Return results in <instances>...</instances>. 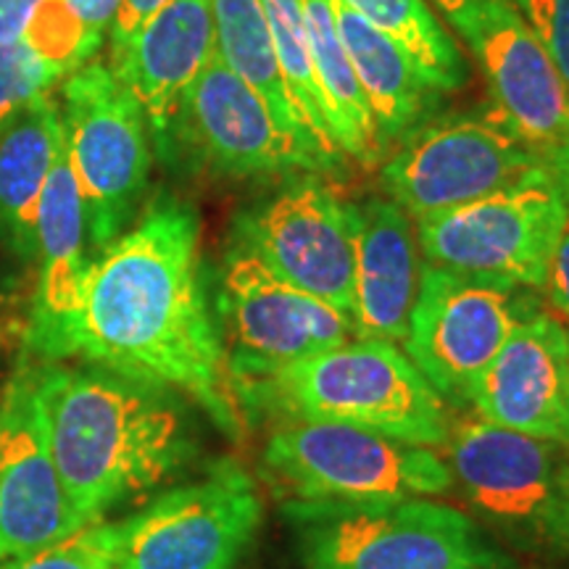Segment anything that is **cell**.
Instances as JSON below:
<instances>
[{"mask_svg":"<svg viewBox=\"0 0 569 569\" xmlns=\"http://www.w3.org/2000/svg\"><path fill=\"white\" fill-rule=\"evenodd\" d=\"M74 356L172 388L227 436H240L243 409L206 298L193 206L159 198L88 259L74 311L46 361Z\"/></svg>","mask_w":569,"mask_h":569,"instance_id":"obj_1","label":"cell"},{"mask_svg":"<svg viewBox=\"0 0 569 569\" xmlns=\"http://www.w3.org/2000/svg\"><path fill=\"white\" fill-rule=\"evenodd\" d=\"M48 446L71 509L84 525L151 493L196 459L184 396L98 365L34 356Z\"/></svg>","mask_w":569,"mask_h":569,"instance_id":"obj_2","label":"cell"},{"mask_svg":"<svg viewBox=\"0 0 569 569\" xmlns=\"http://www.w3.org/2000/svg\"><path fill=\"white\" fill-rule=\"evenodd\" d=\"M303 569H509L480 522L430 496L284 503Z\"/></svg>","mask_w":569,"mask_h":569,"instance_id":"obj_3","label":"cell"},{"mask_svg":"<svg viewBox=\"0 0 569 569\" xmlns=\"http://www.w3.org/2000/svg\"><path fill=\"white\" fill-rule=\"evenodd\" d=\"M359 427L411 446H446V401L396 343L356 338L277 372L240 398V409Z\"/></svg>","mask_w":569,"mask_h":569,"instance_id":"obj_4","label":"cell"},{"mask_svg":"<svg viewBox=\"0 0 569 569\" xmlns=\"http://www.w3.org/2000/svg\"><path fill=\"white\" fill-rule=\"evenodd\" d=\"M448 472L478 522L517 551L569 561V448L488 422L448 432Z\"/></svg>","mask_w":569,"mask_h":569,"instance_id":"obj_5","label":"cell"},{"mask_svg":"<svg viewBox=\"0 0 569 569\" xmlns=\"http://www.w3.org/2000/svg\"><path fill=\"white\" fill-rule=\"evenodd\" d=\"M567 222L569 201L543 163L478 201L419 217L415 234L427 264L511 288L543 290Z\"/></svg>","mask_w":569,"mask_h":569,"instance_id":"obj_6","label":"cell"},{"mask_svg":"<svg viewBox=\"0 0 569 569\" xmlns=\"http://www.w3.org/2000/svg\"><path fill=\"white\" fill-rule=\"evenodd\" d=\"M67 156L88 238L101 251L132 224L151 172L146 113L109 63L88 61L63 82Z\"/></svg>","mask_w":569,"mask_h":569,"instance_id":"obj_7","label":"cell"},{"mask_svg":"<svg viewBox=\"0 0 569 569\" xmlns=\"http://www.w3.org/2000/svg\"><path fill=\"white\" fill-rule=\"evenodd\" d=\"M264 465L309 501L443 496L451 472L432 448L359 430V427L290 417L274 427Z\"/></svg>","mask_w":569,"mask_h":569,"instance_id":"obj_8","label":"cell"},{"mask_svg":"<svg viewBox=\"0 0 569 569\" xmlns=\"http://www.w3.org/2000/svg\"><path fill=\"white\" fill-rule=\"evenodd\" d=\"M219 315L230 343L224 356L238 403L282 369L353 336L346 311L280 280L240 243L227 251Z\"/></svg>","mask_w":569,"mask_h":569,"instance_id":"obj_9","label":"cell"},{"mask_svg":"<svg viewBox=\"0 0 569 569\" xmlns=\"http://www.w3.org/2000/svg\"><path fill=\"white\" fill-rule=\"evenodd\" d=\"M264 517L259 486L222 461L119 519V569H234Z\"/></svg>","mask_w":569,"mask_h":569,"instance_id":"obj_10","label":"cell"},{"mask_svg":"<svg viewBox=\"0 0 569 569\" xmlns=\"http://www.w3.org/2000/svg\"><path fill=\"white\" fill-rule=\"evenodd\" d=\"M522 290L422 261L403 353L443 401L469 407L475 386L519 319L538 309Z\"/></svg>","mask_w":569,"mask_h":569,"instance_id":"obj_11","label":"cell"},{"mask_svg":"<svg viewBox=\"0 0 569 569\" xmlns=\"http://www.w3.org/2000/svg\"><path fill=\"white\" fill-rule=\"evenodd\" d=\"M538 167L543 159L498 117H453L411 132L382 167V184L419 219L496 193Z\"/></svg>","mask_w":569,"mask_h":569,"instance_id":"obj_12","label":"cell"},{"mask_svg":"<svg viewBox=\"0 0 569 569\" xmlns=\"http://www.w3.org/2000/svg\"><path fill=\"white\" fill-rule=\"evenodd\" d=\"M234 243L280 280L351 317V203L317 180H301L238 219Z\"/></svg>","mask_w":569,"mask_h":569,"instance_id":"obj_13","label":"cell"},{"mask_svg":"<svg viewBox=\"0 0 569 569\" xmlns=\"http://www.w3.org/2000/svg\"><path fill=\"white\" fill-rule=\"evenodd\" d=\"M82 525L48 446L34 356H24L0 398V559L59 543Z\"/></svg>","mask_w":569,"mask_h":569,"instance_id":"obj_14","label":"cell"},{"mask_svg":"<svg viewBox=\"0 0 569 569\" xmlns=\"http://www.w3.org/2000/svg\"><path fill=\"white\" fill-rule=\"evenodd\" d=\"M174 132L213 172L240 180L319 172L327 167L282 130L264 98L224 67L217 51L184 90L172 138Z\"/></svg>","mask_w":569,"mask_h":569,"instance_id":"obj_15","label":"cell"},{"mask_svg":"<svg viewBox=\"0 0 569 569\" xmlns=\"http://www.w3.org/2000/svg\"><path fill=\"white\" fill-rule=\"evenodd\" d=\"M469 42L496 117L540 159L569 138V88L509 0H486L459 30Z\"/></svg>","mask_w":569,"mask_h":569,"instance_id":"obj_16","label":"cell"},{"mask_svg":"<svg viewBox=\"0 0 569 569\" xmlns=\"http://www.w3.org/2000/svg\"><path fill=\"white\" fill-rule=\"evenodd\" d=\"M482 422L569 448L567 325L546 311L517 322L469 398Z\"/></svg>","mask_w":569,"mask_h":569,"instance_id":"obj_17","label":"cell"},{"mask_svg":"<svg viewBox=\"0 0 569 569\" xmlns=\"http://www.w3.org/2000/svg\"><path fill=\"white\" fill-rule=\"evenodd\" d=\"M213 56L211 0H167L122 48H113V74L140 103L161 151L184 90L196 82Z\"/></svg>","mask_w":569,"mask_h":569,"instance_id":"obj_18","label":"cell"},{"mask_svg":"<svg viewBox=\"0 0 569 569\" xmlns=\"http://www.w3.org/2000/svg\"><path fill=\"white\" fill-rule=\"evenodd\" d=\"M353 336L403 343L419 288V248L409 213L390 198L351 203Z\"/></svg>","mask_w":569,"mask_h":569,"instance_id":"obj_19","label":"cell"},{"mask_svg":"<svg viewBox=\"0 0 569 569\" xmlns=\"http://www.w3.org/2000/svg\"><path fill=\"white\" fill-rule=\"evenodd\" d=\"M84 206L69 156L56 161L38 209V259L40 274L34 288L32 317L27 327V346L38 359H48L61 327L74 311L80 282L88 267L84 259Z\"/></svg>","mask_w":569,"mask_h":569,"instance_id":"obj_20","label":"cell"},{"mask_svg":"<svg viewBox=\"0 0 569 569\" xmlns=\"http://www.w3.org/2000/svg\"><path fill=\"white\" fill-rule=\"evenodd\" d=\"M63 151L67 130L51 92L0 127V243L24 261L38 256L40 198Z\"/></svg>","mask_w":569,"mask_h":569,"instance_id":"obj_21","label":"cell"},{"mask_svg":"<svg viewBox=\"0 0 569 569\" xmlns=\"http://www.w3.org/2000/svg\"><path fill=\"white\" fill-rule=\"evenodd\" d=\"M332 9L356 82L372 111L377 140L382 148L388 142L407 140L422 122L438 90L422 80L415 63L390 34L377 30L340 0H332Z\"/></svg>","mask_w":569,"mask_h":569,"instance_id":"obj_22","label":"cell"},{"mask_svg":"<svg viewBox=\"0 0 569 569\" xmlns=\"http://www.w3.org/2000/svg\"><path fill=\"white\" fill-rule=\"evenodd\" d=\"M213 19V51L230 67L240 80L264 98L277 122L290 138H296L306 151H311L325 163L330 161L315 146L298 122L293 103L284 90L280 63H277L272 32H269L267 11L261 0H211Z\"/></svg>","mask_w":569,"mask_h":569,"instance_id":"obj_23","label":"cell"},{"mask_svg":"<svg viewBox=\"0 0 569 569\" xmlns=\"http://www.w3.org/2000/svg\"><path fill=\"white\" fill-rule=\"evenodd\" d=\"M306 32H309V51L315 74L322 88L332 117V134L340 156L372 163L380 159L382 146L377 140V127L369 111V103L361 92L356 74L348 61V53L340 42L336 27L332 0H303Z\"/></svg>","mask_w":569,"mask_h":569,"instance_id":"obj_24","label":"cell"},{"mask_svg":"<svg viewBox=\"0 0 569 569\" xmlns=\"http://www.w3.org/2000/svg\"><path fill=\"white\" fill-rule=\"evenodd\" d=\"M377 30L390 34L415 63L422 80L438 92L461 90L469 67L457 40L425 0H340Z\"/></svg>","mask_w":569,"mask_h":569,"instance_id":"obj_25","label":"cell"},{"mask_svg":"<svg viewBox=\"0 0 569 569\" xmlns=\"http://www.w3.org/2000/svg\"><path fill=\"white\" fill-rule=\"evenodd\" d=\"M261 3H264L267 11L284 90H288L290 103H293L298 122H301L306 134L315 140L319 151L330 161H336L340 151L336 146V134H332L330 106H327L325 92L319 88L315 63H311L303 0H261Z\"/></svg>","mask_w":569,"mask_h":569,"instance_id":"obj_26","label":"cell"},{"mask_svg":"<svg viewBox=\"0 0 569 569\" xmlns=\"http://www.w3.org/2000/svg\"><path fill=\"white\" fill-rule=\"evenodd\" d=\"M0 569H119L117 522L98 519L24 557L0 559Z\"/></svg>","mask_w":569,"mask_h":569,"instance_id":"obj_27","label":"cell"},{"mask_svg":"<svg viewBox=\"0 0 569 569\" xmlns=\"http://www.w3.org/2000/svg\"><path fill=\"white\" fill-rule=\"evenodd\" d=\"M67 77V69L42 59L24 40L0 46V127L34 98L48 96L53 84Z\"/></svg>","mask_w":569,"mask_h":569,"instance_id":"obj_28","label":"cell"},{"mask_svg":"<svg viewBox=\"0 0 569 569\" xmlns=\"http://www.w3.org/2000/svg\"><path fill=\"white\" fill-rule=\"evenodd\" d=\"M569 88V0H509Z\"/></svg>","mask_w":569,"mask_h":569,"instance_id":"obj_29","label":"cell"},{"mask_svg":"<svg viewBox=\"0 0 569 569\" xmlns=\"http://www.w3.org/2000/svg\"><path fill=\"white\" fill-rule=\"evenodd\" d=\"M63 6L80 24L90 51L96 53L103 46V38L111 30L113 19H117L122 0H63Z\"/></svg>","mask_w":569,"mask_h":569,"instance_id":"obj_30","label":"cell"},{"mask_svg":"<svg viewBox=\"0 0 569 569\" xmlns=\"http://www.w3.org/2000/svg\"><path fill=\"white\" fill-rule=\"evenodd\" d=\"M543 290L546 296H549L553 311L561 317V322L569 325V222L565 227V232H561L557 251H553Z\"/></svg>","mask_w":569,"mask_h":569,"instance_id":"obj_31","label":"cell"},{"mask_svg":"<svg viewBox=\"0 0 569 569\" xmlns=\"http://www.w3.org/2000/svg\"><path fill=\"white\" fill-rule=\"evenodd\" d=\"M163 3H167V0H122L117 19H113L111 24V51L113 48H122Z\"/></svg>","mask_w":569,"mask_h":569,"instance_id":"obj_32","label":"cell"},{"mask_svg":"<svg viewBox=\"0 0 569 569\" xmlns=\"http://www.w3.org/2000/svg\"><path fill=\"white\" fill-rule=\"evenodd\" d=\"M42 3L46 0H0V46L21 42L27 24Z\"/></svg>","mask_w":569,"mask_h":569,"instance_id":"obj_33","label":"cell"},{"mask_svg":"<svg viewBox=\"0 0 569 569\" xmlns=\"http://www.w3.org/2000/svg\"><path fill=\"white\" fill-rule=\"evenodd\" d=\"M432 3L438 6L440 13H443V17L453 24V30L459 32L486 0H432Z\"/></svg>","mask_w":569,"mask_h":569,"instance_id":"obj_34","label":"cell"},{"mask_svg":"<svg viewBox=\"0 0 569 569\" xmlns=\"http://www.w3.org/2000/svg\"><path fill=\"white\" fill-rule=\"evenodd\" d=\"M546 167H549V172L557 184L561 188V193L569 201V138L561 142L557 151H551L549 156L543 159Z\"/></svg>","mask_w":569,"mask_h":569,"instance_id":"obj_35","label":"cell"},{"mask_svg":"<svg viewBox=\"0 0 569 569\" xmlns=\"http://www.w3.org/2000/svg\"><path fill=\"white\" fill-rule=\"evenodd\" d=\"M567 338H569V325H567Z\"/></svg>","mask_w":569,"mask_h":569,"instance_id":"obj_36","label":"cell"}]
</instances>
